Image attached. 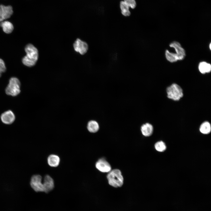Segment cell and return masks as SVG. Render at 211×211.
Masks as SVG:
<instances>
[{
    "label": "cell",
    "mask_w": 211,
    "mask_h": 211,
    "mask_svg": "<svg viewBox=\"0 0 211 211\" xmlns=\"http://www.w3.org/2000/svg\"><path fill=\"white\" fill-rule=\"evenodd\" d=\"M155 149L159 152H163L166 149V146L165 143L162 141H158L155 144Z\"/></svg>",
    "instance_id": "d6986e66"
},
{
    "label": "cell",
    "mask_w": 211,
    "mask_h": 211,
    "mask_svg": "<svg viewBox=\"0 0 211 211\" xmlns=\"http://www.w3.org/2000/svg\"><path fill=\"white\" fill-rule=\"evenodd\" d=\"M0 26L2 28L3 31L7 34L12 32L14 29L13 25L11 22L8 21L1 22Z\"/></svg>",
    "instance_id": "4fadbf2b"
},
{
    "label": "cell",
    "mask_w": 211,
    "mask_h": 211,
    "mask_svg": "<svg viewBox=\"0 0 211 211\" xmlns=\"http://www.w3.org/2000/svg\"><path fill=\"white\" fill-rule=\"evenodd\" d=\"M6 70V68L5 64L3 60L0 58V73H2L4 72Z\"/></svg>",
    "instance_id": "44dd1931"
},
{
    "label": "cell",
    "mask_w": 211,
    "mask_h": 211,
    "mask_svg": "<svg viewBox=\"0 0 211 211\" xmlns=\"http://www.w3.org/2000/svg\"><path fill=\"white\" fill-rule=\"evenodd\" d=\"M199 130L201 133L204 134H208L211 130L210 124L207 121L204 122L201 125Z\"/></svg>",
    "instance_id": "e0dca14e"
},
{
    "label": "cell",
    "mask_w": 211,
    "mask_h": 211,
    "mask_svg": "<svg viewBox=\"0 0 211 211\" xmlns=\"http://www.w3.org/2000/svg\"><path fill=\"white\" fill-rule=\"evenodd\" d=\"M26 53L22 59L23 63L28 67H32L36 64L38 59V53L37 49L33 45L29 44L25 47Z\"/></svg>",
    "instance_id": "6da1fadb"
},
{
    "label": "cell",
    "mask_w": 211,
    "mask_h": 211,
    "mask_svg": "<svg viewBox=\"0 0 211 211\" xmlns=\"http://www.w3.org/2000/svg\"><path fill=\"white\" fill-rule=\"evenodd\" d=\"M87 128L88 130L90 132L95 133L98 131L99 129V125L96 121L91 120L88 123Z\"/></svg>",
    "instance_id": "2e32d148"
},
{
    "label": "cell",
    "mask_w": 211,
    "mask_h": 211,
    "mask_svg": "<svg viewBox=\"0 0 211 211\" xmlns=\"http://www.w3.org/2000/svg\"><path fill=\"white\" fill-rule=\"evenodd\" d=\"M44 192L48 193L52 190L54 188V181L49 175H46L44 178L43 182Z\"/></svg>",
    "instance_id": "8fae6325"
},
{
    "label": "cell",
    "mask_w": 211,
    "mask_h": 211,
    "mask_svg": "<svg viewBox=\"0 0 211 211\" xmlns=\"http://www.w3.org/2000/svg\"><path fill=\"white\" fill-rule=\"evenodd\" d=\"M96 167L97 169L103 173H108L111 170L110 164L103 158L99 159L96 162Z\"/></svg>",
    "instance_id": "9c48e42d"
},
{
    "label": "cell",
    "mask_w": 211,
    "mask_h": 211,
    "mask_svg": "<svg viewBox=\"0 0 211 211\" xmlns=\"http://www.w3.org/2000/svg\"><path fill=\"white\" fill-rule=\"evenodd\" d=\"M211 44H210V49H211Z\"/></svg>",
    "instance_id": "7402d4cb"
},
{
    "label": "cell",
    "mask_w": 211,
    "mask_h": 211,
    "mask_svg": "<svg viewBox=\"0 0 211 211\" xmlns=\"http://www.w3.org/2000/svg\"><path fill=\"white\" fill-rule=\"evenodd\" d=\"M109 184L114 188L122 186L124 182L123 176L121 171L118 169L111 170L107 176Z\"/></svg>",
    "instance_id": "3957f363"
},
{
    "label": "cell",
    "mask_w": 211,
    "mask_h": 211,
    "mask_svg": "<svg viewBox=\"0 0 211 211\" xmlns=\"http://www.w3.org/2000/svg\"><path fill=\"white\" fill-rule=\"evenodd\" d=\"M169 46L175 49L176 53L170 52L168 50H166L165 55L168 61L173 62L184 59L186 55L185 51L178 42L173 41L170 44Z\"/></svg>",
    "instance_id": "7a4b0ae2"
},
{
    "label": "cell",
    "mask_w": 211,
    "mask_h": 211,
    "mask_svg": "<svg viewBox=\"0 0 211 211\" xmlns=\"http://www.w3.org/2000/svg\"><path fill=\"white\" fill-rule=\"evenodd\" d=\"M74 50L81 55L86 53L88 49V45L86 42L77 38L73 44Z\"/></svg>",
    "instance_id": "ba28073f"
},
{
    "label": "cell",
    "mask_w": 211,
    "mask_h": 211,
    "mask_svg": "<svg viewBox=\"0 0 211 211\" xmlns=\"http://www.w3.org/2000/svg\"><path fill=\"white\" fill-rule=\"evenodd\" d=\"M30 185L35 192H44L42 177L41 176L39 175H33L31 178Z\"/></svg>",
    "instance_id": "8992f818"
},
{
    "label": "cell",
    "mask_w": 211,
    "mask_h": 211,
    "mask_svg": "<svg viewBox=\"0 0 211 211\" xmlns=\"http://www.w3.org/2000/svg\"><path fill=\"white\" fill-rule=\"evenodd\" d=\"M60 160L59 157L55 154L50 155L47 158L48 164L50 166L53 167L58 166L59 164Z\"/></svg>",
    "instance_id": "5bb4252c"
},
{
    "label": "cell",
    "mask_w": 211,
    "mask_h": 211,
    "mask_svg": "<svg viewBox=\"0 0 211 211\" xmlns=\"http://www.w3.org/2000/svg\"><path fill=\"white\" fill-rule=\"evenodd\" d=\"M13 13V8L11 6L0 5V22L10 18Z\"/></svg>",
    "instance_id": "52a82bcc"
},
{
    "label": "cell",
    "mask_w": 211,
    "mask_h": 211,
    "mask_svg": "<svg viewBox=\"0 0 211 211\" xmlns=\"http://www.w3.org/2000/svg\"><path fill=\"white\" fill-rule=\"evenodd\" d=\"M1 74H2L1 73H0V77H1Z\"/></svg>",
    "instance_id": "603a6c76"
},
{
    "label": "cell",
    "mask_w": 211,
    "mask_h": 211,
    "mask_svg": "<svg viewBox=\"0 0 211 211\" xmlns=\"http://www.w3.org/2000/svg\"><path fill=\"white\" fill-rule=\"evenodd\" d=\"M198 69L200 72L203 74L209 73L211 71V66L209 63L202 62L199 63Z\"/></svg>",
    "instance_id": "9a60e30c"
},
{
    "label": "cell",
    "mask_w": 211,
    "mask_h": 211,
    "mask_svg": "<svg viewBox=\"0 0 211 211\" xmlns=\"http://www.w3.org/2000/svg\"><path fill=\"white\" fill-rule=\"evenodd\" d=\"M1 120L4 124L10 125L15 121V116L13 113L9 110L3 113L0 116Z\"/></svg>",
    "instance_id": "30bf717a"
},
{
    "label": "cell",
    "mask_w": 211,
    "mask_h": 211,
    "mask_svg": "<svg viewBox=\"0 0 211 211\" xmlns=\"http://www.w3.org/2000/svg\"><path fill=\"white\" fill-rule=\"evenodd\" d=\"M120 8L121 10V13L125 16H129L131 13L129 10V7L123 1L120 2Z\"/></svg>",
    "instance_id": "ac0fdd59"
},
{
    "label": "cell",
    "mask_w": 211,
    "mask_h": 211,
    "mask_svg": "<svg viewBox=\"0 0 211 211\" xmlns=\"http://www.w3.org/2000/svg\"><path fill=\"white\" fill-rule=\"evenodd\" d=\"M124 2L129 7L132 9L135 8L136 6V3L135 0H124Z\"/></svg>",
    "instance_id": "ffe728a7"
},
{
    "label": "cell",
    "mask_w": 211,
    "mask_h": 211,
    "mask_svg": "<svg viewBox=\"0 0 211 211\" xmlns=\"http://www.w3.org/2000/svg\"><path fill=\"white\" fill-rule=\"evenodd\" d=\"M141 132L142 135L146 137H148L152 135L153 128L152 125L148 123L143 124L141 127Z\"/></svg>",
    "instance_id": "7c38bea8"
},
{
    "label": "cell",
    "mask_w": 211,
    "mask_h": 211,
    "mask_svg": "<svg viewBox=\"0 0 211 211\" xmlns=\"http://www.w3.org/2000/svg\"><path fill=\"white\" fill-rule=\"evenodd\" d=\"M167 97L175 101L179 100L183 96L181 87L176 84H173L166 89Z\"/></svg>",
    "instance_id": "5b68a950"
},
{
    "label": "cell",
    "mask_w": 211,
    "mask_h": 211,
    "mask_svg": "<svg viewBox=\"0 0 211 211\" xmlns=\"http://www.w3.org/2000/svg\"><path fill=\"white\" fill-rule=\"evenodd\" d=\"M21 84L19 80L16 77H12L9 80V83L5 89V92L7 95L15 96L21 92Z\"/></svg>",
    "instance_id": "277c9868"
}]
</instances>
